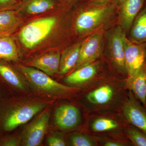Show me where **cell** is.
<instances>
[{"mask_svg":"<svg viewBox=\"0 0 146 146\" xmlns=\"http://www.w3.org/2000/svg\"><path fill=\"white\" fill-rule=\"evenodd\" d=\"M77 9L72 21V29L76 35L84 39L102 27L107 29L117 21V13L112 2L96 5L82 1Z\"/></svg>","mask_w":146,"mask_h":146,"instance_id":"cell-1","label":"cell"},{"mask_svg":"<svg viewBox=\"0 0 146 146\" xmlns=\"http://www.w3.org/2000/svg\"><path fill=\"white\" fill-rule=\"evenodd\" d=\"M126 90L125 80L104 78L87 92L84 100L91 111L121 109L127 96Z\"/></svg>","mask_w":146,"mask_h":146,"instance_id":"cell-2","label":"cell"},{"mask_svg":"<svg viewBox=\"0 0 146 146\" xmlns=\"http://www.w3.org/2000/svg\"><path fill=\"white\" fill-rule=\"evenodd\" d=\"M0 101V135L12 133L27 123L46 106L45 103L19 104L12 100Z\"/></svg>","mask_w":146,"mask_h":146,"instance_id":"cell-3","label":"cell"},{"mask_svg":"<svg viewBox=\"0 0 146 146\" xmlns=\"http://www.w3.org/2000/svg\"><path fill=\"white\" fill-rule=\"evenodd\" d=\"M126 33L116 24L106 31L104 54L115 72L127 78L125 58L124 38Z\"/></svg>","mask_w":146,"mask_h":146,"instance_id":"cell-4","label":"cell"},{"mask_svg":"<svg viewBox=\"0 0 146 146\" xmlns=\"http://www.w3.org/2000/svg\"><path fill=\"white\" fill-rule=\"evenodd\" d=\"M58 22V18L54 16L32 21L21 29L18 35V39L25 48L33 49L50 35Z\"/></svg>","mask_w":146,"mask_h":146,"instance_id":"cell-5","label":"cell"},{"mask_svg":"<svg viewBox=\"0 0 146 146\" xmlns=\"http://www.w3.org/2000/svg\"><path fill=\"white\" fill-rule=\"evenodd\" d=\"M19 71L32 86L39 92L52 95H63L71 93L72 87L58 83L46 73L31 66H19Z\"/></svg>","mask_w":146,"mask_h":146,"instance_id":"cell-6","label":"cell"},{"mask_svg":"<svg viewBox=\"0 0 146 146\" xmlns=\"http://www.w3.org/2000/svg\"><path fill=\"white\" fill-rule=\"evenodd\" d=\"M107 30L105 27H102L83 39L78 61L74 70L101 58L104 54L105 35Z\"/></svg>","mask_w":146,"mask_h":146,"instance_id":"cell-7","label":"cell"},{"mask_svg":"<svg viewBox=\"0 0 146 146\" xmlns=\"http://www.w3.org/2000/svg\"><path fill=\"white\" fill-rule=\"evenodd\" d=\"M146 0H112L116 13V24L126 33L129 32L134 19L143 9Z\"/></svg>","mask_w":146,"mask_h":146,"instance_id":"cell-8","label":"cell"},{"mask_svg":"<svg viewBox=\"0 0 146 146\" xmlns=\"http://www.w3.org/2000/svg\"><path fill=\"white\" fill-rule=\"evenodd\" d=\"M50 113L49 109L43 110L27 125L21 135V144L26 146H37L41 144L46 132Z\"/></svg>","mask_w":146,"mask_h":146,"instance_id":"cell-9","label":"cell"},{"mask_svg":"<svg viewBox=\"0 0 146 146\" xmlns=\"http://www.w3.org/2000/svg\"><path fill=\"white\" fill-rule=\"evenodd\" d=\"M102 67V61L97 60L73 71L65 78L64 82L72 87H86L98 80Z\"/></svg>","mask_w":146,"mask_h":146,"instance_id":"cell-10","label":"cell"},{"mask_svg":"<svg viewBox=\"0 0 146 146\" xmlns=\"http://www.w3.org/2000/svg\"><path fill=\"white\" fill-rule=\"evenodd\" d=\"M121 110L127 123L138 128L146 133V109L131 91H128L127 96Z\"/></svg>","mask_w":146,"mask_h":146,"instance_id":"cell-11","label":"cell"},{"mask_svg":"<svg viewBox=\"0 0 146 146\" xmlns=\"http://www.w3.org/2000/svg\"><path fill=\"white\" fill-rule=\"evenodd\" d=\"M124 48L128 77L137 73L146 63V43L133 42L126 35Z\"/></svg>","mask_w":146,"mask_h":146,"instance_id":"cell-12","label":"cell"},{"mask_svg":"<svg viewBox=\"0 0 146 146\" xmlns=\"http://www.w3.org/2000/svg\"><path fill=\"white\" fill-rule=\"evenodd\" d=\"M81 119L79 110L72 104L61 105L55 113L56 125L63 130H71L77 127L80 123Z\"/></svg>","mask_w":146,"mask_h":146,"instance_id":"cell-13","label":"cell"},{"mask_svg":"<svg viewBox=\"0 0 146 146\" xmlns=\"http://www.w3.org/2000/svg\"><path fill=\"white\" fill-rule=\"evenodd\" d=\"M57 7L68 9L59 0H22L16 10L18 13L35 15L45 13Z\"/></svg>","mask_w":146,"mask_h":146,"instance_id":"cell-14","label":"cell"},{"mask_svg":"<svg viewBox=\"0 0 146 146\" xmlns=\"http://www.w3.org/2000/svg\"><path fill=\"white\" fill-rule=\"evenodd\" d=\"M10 63L0 59V82L12 91L24 90L25 86L20 72Z\"/></svg>","mask_w":146,"mask_h":146,"instance_id":"cell-15","label":"cell"},{"mask_svg":"<svg viewBox=\"0 0 146 146\" xmlns=\"http://www.w3.org/2000/svg\"><path fill=\"white\" fill-rule=\"evenodd\" d=\"M125 80L126 89L133 93L146 109V63L137 73Z\"/></svg>","mask_w":146,"mask_h":146,"instance_id":"cell-16","label":"cell"},{"mask_svg":"<svg viewBox=\"0 0 146 146\" xmlns=\"http://www.w3.org/2000/svg\"><path fill=\"white\" fill-rule=\"evenodd\" d=\"M60 54L52 52L36 58L30 63L29 66L38 69L50 76L59 73Z\"/></svg>","mask_w":146,"mask_h":146,"instance_id":"cell-17","label":"cell"},{"mask_svg":"<svg viewBox=\"0 0 146 146\" xmlns=\"http://www.w3.org/2000/svg\"><path fill=\"white\" fill-rule=\"evenodd\" d=\"M83 39L68 47L60 54L59 71L60 75H64L75 67L78 61Z\"/></svg>","mask_w":146,"mask_h":146,"instance_id":"cell-18","label":"cell"},{"mask_svg":"<svg viewBox=\"0 0 146 146\" xmlns=\"http://www.w3.org/2000/svg\"><path fill=\"white\" fill-rule=\"evenodd\" d=\"M129 39L133 42L146 43V1L134 19L129 30Z\"/></svg>","mask_w":146,"mask_h":146,"instance_id":"cell-19","label":"cell"},{"mask_svg":"<svg viewBox=\"0 0 146 146\" xmlns=\"http://www.w3.org/2000/svg\"><path fill=\"white\" fill-rule=\"evenodd\" d=\"M0 59L11 63H16L19 60L16 40L11 35L0 36Z\"/></svg>","mask_w":146,"mask_h":146,"instance_id":"cell-20","label":"cell"},{"mask_svg":"<svg viewBox=\"0 0 146 146\" xmlns=\"http://www.w3.org/2000/svg\"><path fill=\"white\" fill-rule=\"evenodd\" d=\"M18 12L15 10L0 11V36H10L21 23Z\"/></svg>","mask_w":146,"mask_h":146,"instance_id":"cell-21","label":"cell"},{"mask_svg":"<svg viewBox=\"0 0 146 146\" xmlns=\"http://www.w3.org/2000/svg\"><path fill=\"white\" fill-rule=\"evenodd\" d=\"M119 123L113 118L98 117L91 120L89 127L93 132L104 133L117 130L120 128Z\"/></svg>","mask_w":146,"mask_h":146,"instance_id":"cell-22","label":"cell"},{"mask_svg":"<svg viewBox=\"0 0 146 146\" xmlns=\"http://www.w3.org/2000/svg\"><path fill=\"white\" fill-rule=\"evenodd\" d=\"M124 130L126 136L133 145L146 146V133L143 131L128 123Z\"/></svg>","mask_w":146,"mask_h":146,"instance_id":"cell-23","label":"cell"},{"mask_svg":"<svg viewBox=\"0 0 146 146\" xmlns=\"http://www.w3.org/2000/svg\"><path fill=\"white\" fill-rule=\"evenodd\" d=\"M69 143L73 146H95L97 145L96 140L91 136L75 133H72L69 137Z\"/></svg>","mask_w":146,"mask_h":146,"instance_id":"cell-24","label":"cell"},{"mask_svg":"<svg viewBox=\"0 0 146 146\" xmlns=\"http://www.w3.org/2000/svg\"><path fill=\"white\" fill-rule=\"evenodd\" d=\"M21 145V136L10 133L0 135V146H18Z\"/></svg>","mask_w":146,"mask_h":146,"instance_id":"cell-25","label":"cell"},{"mask_svg":"<svg viewBox=\"0 0 146 146\" xmlns=\"http://www.w3.org/2000/svg\"><path fill=\"white\" fill-rule=\"evenodd\" d=\"M19 3L18 0H0V11L16 10Z\"/></svg>","mask_w":146,"mask_h":146,"instance_id":"cell-26","label":"cell"},{"mask_svg":"<svg viewBox=\"0 0 146 146\" xmlns=\"http://www.w3.org/2000/svg\"><path fill=\"white\" fill-rule=\"evenodd\" d=\"M47 144L49 146H65L66 143L64 138L60 135H52L47 139Z\"/></svg>","mask_w":146,"mask_h":146,"instance_id":"cell-27","label":"cell"},{"mask_svg":"<svg viewBox=\"0 0 146 146\" xmlns=\"http://www.w3.org/2000/svg\"><path fill=\"white\" fill-rule=\"evenodd\" d=\"M100 141L103 145L104 146H126L131 145L130 144H131L129 143L123 142L112 139H102Z\"/></svg>","mask_w":146,"mask_h":146,"instance_id":"cell-28","label":"cell"},{"mask_svg":"<svg viewBox=\"0 0 146 146\" xmlns=\"http://www.w3.org/2000/svg\"><path fill=\"white\" fill-rule=\"evenodd\" d=\"M65 7L69 8L74 5H76L84 0H59Z\"/></svg>","mask_w":146,"mask_h":146,"instance_id":"cell-29","label":"cell"},{"mask_svg":"<svg viewBox=\"0 0 146 146\" xmlns=\"http://www.w3.org/2000/svg\"><path fill=\"white\" fill-rule=\"evenodd\" d=\"M112 0H84L83 1L96 5H103L108 3Z\"/></svg>","mask_w":146,"mask_h":146,"instance_id":"cell-30","label":"cell"},{"mask_svg":"<svg viewBox=\"0 0 146 146\" xmlns=\"http://www.w3.org/2000/svg\"><path fill=\"white\" fill-rule=\"evenodd\" d=\"M5 87L0 82V101L7 98V92Z\"/></svg>","mask_w":146,"mask_h":146,"instance_id":"cell-31","label":"cell"},{"mask_svg":"<svg viewBox=\"0 0 146 146\" xmlns=\"http://www.w3.org/2000/svg\"><path fill=\"white\" fill-rule=\"evenodd\" d=\"M18 1H22V0H18Z\"/></svg>","mask_w":146,"mask_h":146,"instance_id":"cell-32","label":"cell"}]
</instances>
